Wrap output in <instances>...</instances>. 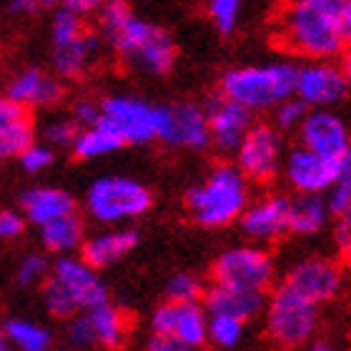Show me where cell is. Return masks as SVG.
<instances>
[{
	"instance_id": "obj_1",
	"label": "cell",
	"mask_w": 351,
	"mask_h": 351,
	"mask_svg": "<svg viewBox=\"0 0 351 351\" xmlns=\"http://www.w3.org/2000/svg\"><path fill=\"white\" fill-rule=\"evenodd\" d=\"M289 51L308 60H334L351 38V3L344 0H299L284 10L281 23Z\"/></svg>"
},
{
	"instance_id": "obj_2",
	"label": "cell",
	"mask_w": 351,
	"mask_h": 351,
	"mask_svg": "<svg viewBox=\"0 0 351 351\" xmlns=\"http://www.w3.org/2000/svg\"><path fill=\"white\" fill-rule=\"evenodd\" d=\"M101 38H106L121 58L131 60L151 75H166L176 63L173 38L156 23L133 15L125 3L101 5Z\"/></svg>"
},
{
	"instance_id": "obj_3",
	"label": "cell",
	"mask_w": 351,
	"mask_h": 351,
	"mask_svg": "<svg viewBox=\"0 0 351 351\" xmlns=\"http://www.w3.org/2000/svg\"><path fill=\"white\" fill-rule=\"evenodd\" d=\"M299 66L293 63H266V66H243L228 71L221 78V95L226 101L254 110L276 108L293 98Z\"/></svg>"
},
{
	"instance_id": "obj_4",
	"label": "cell",
	"mask_w": 351,
	"mask_h": 351,
	"mask_svg": "<svg viewBox=\"0 0 351 351\" xmlns=\"http://www.w3.org/2000/svg\"><path fill=\"white\" fill-rule=\"evenodd\" d=\"M191 216L208 228L228 226L241 219L249 206V189L246 178L239 173L236 166L221 163L208 173L204 183H198L186 196Z\"/></svg>"
},
{
	"instance_id": "obj_5",
	"label": "cell",
	"mask_w": 351,
	"mask_h": 351,
	"mask_svg": "<svg viewBox=\"0 0 351 351\" xmlns=\"http://www.w3.org/2000/svg\"><path fill=\"white\" fill-rule=\"evenodd\" d=\"M154 206L151 189L128 176H103L88 189L86 208L101 223L138 219Z\"/></svg>"
},
{
	"instance_id": "obj_6",
	"label": "cell",
	"mask_w": 351,
	"mask_h": 351,
	"mask_svg": "<svg viewBox=\"0 0 351 351\" xmlns=\"http://www.w3.org/2000/svg\"><path fill=\"white\" fill-rule=\"evenodd\" d=\"M319 324V308L301 299L284 284L271 293L266 306V331L281 349H301L311 341Z\"/></svg>"
},
{
	"instance_id": "obj_7",
	"label": "cell",
	"mask_w": 351,
	"mask_h": 351,
	"mask_svg": "<svg viewBox=\"0 0 351 351\" xmlns=\"http://www.w3.org/2000/svg\"><path fill=\"white\" fill-rule=\"evenodd\" d=\"M98 106L101 118L123 138V143H151L161 133L163 106L131 95H110Z\"/></svg>"
},
{
	"instance_id": "obj_8",
	"label": "cell",
	"mask_w": 351,
	"mask_h": 351,
	"mask_svg": "<svg viewBox=\"0 0 351 351\" xmlns=\"http://www.w3.org/2000/svg\"><path fill=\"white\" fill-rule=\"evenodd\" d=\"M213 281L226 289L263 293L274 284V258L254 246L228 249L213 261Z\"/></svg>"
},
{
	"instance_id": "obj_9",
	"label": "cell",
	"mask_w": 351,
	"mask_h": 351,
	"mask_svg": "<svg viewBox=\"0 0 351 351\" xmlns=\"http://www.w3.org/2000/svg\"><path fill=\"white\" fill-rule=\"evenodd\" d=\"M125 334H128V319L110 301L75 314L68 324V344L75 351L93 346L113 351L125 341Z\"/></svg>"
},
{
	"instance_id": "obj_10",
	"label": "cell",
	"mask_w": 351,
	"mask_h": 351,
	"mask_svg": "<svg viewBox=\"0 0 351 351\" xmlns=\"http://www.w3.org/2000/svg\"><path fill=\"white\" fill-rule=\"evenodd\" d=\"M293 95L299 98L306 108L326 110L329 106H337L349 95V73L334 60H311L299 66L296 73V90Z\"/></svg>"
},
{
	"instance_id": "obj_11",
	"label": "cell",
	"mask_w": 351,
	"mask_h": 351,
	"mask_svg": "<svg viewBox=\"0 0 351 351\" xmlns=\"http://www.w3.org/2000/svg\"><path fill=\"white\" fill-rule=\"evenodd\" d=\"M239 158V173L251 181L266 183L278 173L281 166V138L276 128L266 123L251 125L249 133L243 136L241 146L236 148Z\"/></svg>"
},
{
	"instance_id": "obj_12",
	"label": "cell",
	"mask_w": 351,
	"mask_h": 351,
	"mask_svg": "<svg viewBox=\"0 0 351 351\" xmlns=\"http://www.w3.org/2000/svg\"><path fill=\"white\" fill-rule=\"evenodd\" d=\"M286 289H291L296 296L306 299L308 304H324L337 299L344 286V271L331 258H306L296 263L284 281Z\"/></svg>"
},
{
	"instance_id": "obj_13",
	"label": "cell",
	"mask_w": 351,
	"mask_h": 351,
	"mask_svg": "<svg viewBox=\"0 0 351 351\" xmlns=\"http://www.w3.org/2000/svg\"><path fill=\"white\" fill-rule=\"evenodd\" d=\"M154 334L171 337L183 349H204L208 314L201 304H163L151 316Z\"/></svg>"
},
{
	"instance_id": "obj_14",
	"label": "cell",
	"mask_w": 351,
	"mask_h": 351,
	"mask_svg": "<svg viewBox=\"0 0 351 351\" xmlns=\"http://www.w3.org/2000/svg\"><path fill=\"white\" fill-rule=\"evenodd\" d=\"M349 166V158L331 161V158L311 154L306 148H296L286 161V178L301 196H319L322 191H331V186L341 178V173Z\"/></svg>"
},
{
	"instance_id": "obj_15",
	"label": "cell",
	"mask_w": 351,
	"mask_h": 351,
	"mask_svg": "<svg viewBox=\"0 0 351 351\" xmlns=\"http://www.w3.org/2000/svg\"><path fill=\"white\" fill-rule=\"evenodd\" d=\"M51 278L75 301L78 311H88L101 304H108V289L101 281L98 271H93L81 258L63 256L51 266Z\"/></svg>"
},
{
	"instance_id": "obj_16",
	"label": "cell",
	"mask_w": 351,
	"mask_h": 351,
	"mask_svg": "<svg viewBox=\"0 0 351 351\" xmlns=\"http://www.w3.org/2000/svg\"><path fill=\"white\" fill-rule=\"evenodd\" d=\"M301 143L306 151L331 158V161H344L349 158V128L337 113L331 110H311L304 123L299 125Z\"/></svg>"
},
{
	"instance_id": "obj_17",
	"label": "cell",
	"mask_w": 351,
	"mask_h": 351,
	"mask_svg": "<svg viewBox=\"0 0 351 351\" xmlns=\"http://www.w3.org/2000/svg\"><path fill=\"white\" fill-rule=\"evenodd\" d=\"M204 113L211 143H216L226 154H236V148L241 146L243 136L254 125V118H251L249 110L226 101L223 95H211L208 103H206Z\"/></svg>"
},
{
	"instance_id": "obj_18",
	"label": "cell",
	"mask_w": 351,
	"mask_h": 351,
	"mask_svg": "<svg viewBox=\"0 0 351 351\" xmlns=\"http://www.w3.org/2000/svg\"><path fill=\"white\" fill-rule=\"evenodd\" d=\"M158 141H166L169 146H183L201 151L211 143L206 113L196 103H173L163 106V121Z\"/></svg>"
},
{
	"instance_id": "obj_19",
	"label": "cell",
	"mask_w": 351,
	"mask_h": 351,
	"mask_svg": "<svg viewBox=\"0 0 351 351\" xmlns=\"http://www.w3.org/2000/svg\"><path fill=\"white\" fill-rule=\"evenodd\" d=\"M289 198L269 196L241 213V231L254 241H276L289 234Z\"/></svg>"
},
{
	"instance_id": "obj_20",
	"label": "cell",
	"mask_w": 351,
	"mask_h": 351,
	"mask_svg": "<svg viewBox=\"0 0 351 351\" xmlns=\"http://www.w3.org/2000/svg\"><path fill=\"white\" fill-rule=\"evenodd\" d=\"M21 206L25 211V219L36 226H45L58 219L73 216L75 213V198L63 189L56 186H36L23 193Z\"/></svg>"
},
{
	"instance_id": "obj_21",
	"label": "cell",
	"mask_w": 351,
	"mask_h": 351,
	"mask_svg": "<svg viewBox=\"0 0 351 351\" xmlns=\"http://www.w3.org/2000/svg\"><path fill=\"white\" fill-rule=\"evenodd\" d=\"M5 98L28 108V106H56L63 98V86L58 78L43 73L40 68H25L8 86Z\"/></svg>"
},
{
	"instance_id": "obj_22",
	"label": "cell",
	"mask_w": 351,
	"mask_h": 351,
	"mask_svg": "<svg viewBox=\"0 0 351 351\" xmlns=\"http://www.w3.org/2000/svg\"><path fill=\"white\" fill-rule=\"evenodd\" d=\"M138 231L136 228H121V231H106L93 239L83 241L81 261L88 263L90 269H106L110 263L121 261L125 254H131L138 246Z\"/></svg>"
},
{
	"instance_id": "obj_23",
	"label": "cell",
	"mask_w": 351,
	"mask_h": 351,
	"mask_svg": "<svg viewBox=\"0 0 351 351\" xmlns=\"http://www.w3.org/2000/svg\"><path fill=\"white\" fill-rule=\"evenodd\" d=\"M266 304L263 293L256 291H239V289H226V286H216L206 291V308L208 316H228L236 322L246 324L249 319L258 314Z\"/></svg>"
},
{
	"instance_id": "obj_24",
	"label": "cell",
	"mask_w": 351,
	"mask_h": 351,
	"mask_svg": "<svg viewBox=\"0 0 351 351\" xmlns=\"http://www.w3.org/2000/svg\"><path fill=\"white\" fill-rule=\"evenodd\" d=\"M101 40L103 38L95 30L86 28V33L81 38H75L73 43L53 45L51 60L56 73L63 75V78H81L90 66V60L101 51Z\"/></svg>"
},
{
	"instance_id": "obj_25",
	"label": "cell",
	"mask_w": 351,
	"mask_h": 351,
	"mask_svg": "<svg viewBox=\"0 0 351 351\" xmlns=\"http://www.w3.org/2000/svg\"><path fill=\"white\" fill-rule=\"evenodd\" d=\"M123 146H125L123 138L101 118L95 125L83 128L78 133V138L73 143V154L78 158H83V161H93V158H103V156L113 154V151H118V148Z\"/></svg>"
},
{
	"instance_id": "obj_26",
	"label": "cell",
	"mask_w": 351,
	"mask_h": 351,
	"mask_svg": "<svg viewBox=\"0 0 351 351\" xmlns=\"http://www.w3.org/2000/svg\"><path fill=\"white\" fill-rule=\"evenodd\" d=\"M83 234H86L83 221L75 213L40 226V241H43V246L48 251H53V254H63V256H68L75 249H81Z\"/></svg>"
},
{
	"instance_id": "obj_27",
	"label": "cell",
	"mask_w": 351,
	"mask_h": 351,
	"mask_svg": "<svg viewBox=\"0 0 351 351\" xmlns=\"http://www.w3.org/2000/svg\"><path fill=\"white\" fill-rule=\"evenodd\" d=\"M5 339L13 351H51L53 334L43 324L30 322V319H10L3 324Z\"/></svg>"
},
{
	"instance_id": "obj_28",
	"label": "cell",
	"mask_w": 351,
	"mask_h": 351,
	"mask_svg": "<svg viewBox=\"0 0 351 351\" xmlns=\"http://www.w3.org/2000/svg\"><path fill=\"white\" fill-rule=\"evenodd\" d=\"M326 204L319 196H299L289 204V231L301 236L319 234L326 223Z\"/></svg>"
},
{
	"instance_id": "obj_29",
	"label": "cell",
	"mask_w": 351,
	"mask_h": 351,
	"mask_svg": "<svg viewBox=\"0 0 351 351\" xmlns=\"http://www.w3.org/2000/svg\"><path fill=\"white\" fill-rule=\"evenodd\" d=\"M33 143H36V131H33L30 116L0 128V158L3 156H21Z\"/></svg>"
},
{
	"instance_id": "obj_30",
	"label": "cell",
	"mask_w": 351,
	"mask_h": 351,
	"mask_svg": "<svg viewBox=\"0 0 351 351\" xmlns=\"http://www.w3.org/2000/svg\"><path fill=\"white\" fill-rule=\"evenodd\" d=\"M83 33H86V21H83L78 13H73L71 8L60 5L58 10L53 13V23H51L53 45L73 43L75 38H81Z\"/></svg>"
},
{
	"instance_id": "obj_31",
	"label": "cell",
	"mask_w": 351,
	"mask_h": 351,
	"mask_svg": "<svg viewBox=\"0 0 351 351\" xmlns=\"http://www.w3.org/2000/svg\"><path fill=\"white\" fill-rule=\"evenodd\" d=\"M243 337V324L228 316H208L206 341L216 344L219 349H234Z\"/></svg>"
},
{
	"instance_id": "obj_32",
	"label": "cell",
	"mask_w": 351,
	"mask_h": 351,
	"mask_svg": "<svg viewBox=\"0 0 351 351\" xmlns=\"http://www.w3.org/2000/svg\"><path fill=\"white\" fill-rule=\"evenodd\" d=\"M169 304H198L204 296V284L193 274H176L166 286Z\"/></svg>"
},
{
	"instance_id": "obj_33",
	"label": "cell",
	"mask_w": 351,
	"mask_h": 351,
	"mask_svg": "<svg viewBox=\"0 0 351 351\" xmlns=\"http://www.w3.org/2000/svg\"><path fill=\"white\" fill-rule=\"evenodd\" d=\"M43 301H45V308H48L56 319H73L75 314H81L78 306H75V301L71 299L51 276L45 278V284H43Z\"/></svg>"
},
{
	"instance_id": "obj_34",
	"label": "cell",
	"mask_w": 351,
	"mask_h": 351,
	"mask_svg": "<svg viewBox=\"0 0 351 351\" xmlns=\"http://www.w3.org/2000/svg\"><path fill=\"white\" fill-rule=\"evenodd\" d=\"M208 15H211L213 25L219 28V33L228 36V33H234L236 25H239L241 3H239V0H213V3H208Z\"/></svg>"
},
{
	"instance_id": "obj_35",
	"label": "cell",
	"mask_w": 351,
	"mask_h": 351,
	"mask_svg": "<svg viewBox=\"0 0 351 351\" xmlns=\"http://www.w3.org/2000/svg\"><path fill=\"white\" fill-rule=\"evenodd\" d=\"M51 276V263L48 258L40 256V254H28L23 258L21 266H18V284L21 286H36V284H45V278Z\"/></svg>"
},
{
	"instance_id": "obj_36",
	"label": "cell",
	"mask_w": 351,
	"mask_h": 351,
	"mask_svg": "<svg viewBox=\"0 0 351 351\" xmlns=\"http://www.w3.org/2000/svg\"><path fill=\"white\" fill-rule=\"evenodd\" d=\"M326 211L339 216V219H349L351 211V169H346L341 173L334 186L329 191V201H326Z\"/></svg>"
},
{
	"instance_id": "obj_37",
	"label": "cell",
	"mask_w": 351,
	"mask_h": 351,
	"mask_svg": "<svg viewBox=\"0 0 351 351\" xmlns=\"http://www.w3.org/2000/svg\"><path fill=\"white\" fill-rule=\"evenodd\" d=\"M81 128L73 123V118H58V121H51L45 125V146H56V148H73L75 138H78Z\"/></svg>"
},
{
	"instance_id": "obj_38",
	"label": "cell",
	"mask_w": 351,
	"mask_h": 351,
	"mask_svg": "<svg viewBox=\"0 0 351 351\" xmlns=\"http://www.w3.org/2000/svg\"><path fill=\"white\" fill-rule=\"evenodd\" d=\"M18 158H21L23 171H28V173H40V171H45L48 166H51L56 154H53V148L45 146V143H33V146L25 148Z\"/></svg>"
},
{
	"instance_id": "obj_39",
	"label": "cell",
	"mask_w": 351,
	"mask_h": 351,
	"mask_svg": "<svg viewBox=\"0 0 351 351\" xmlns=\"http://www.w3.org/2000/svg\"><path fill=\"white\" fill-rule=\"evenodd\" d=\"M308 116V108L293 95L281 106H276V125L278 128H299L304 123V118Z\"/></svg>"
},
{
	"instance_id": "obj_40",
	"label": "cell",
	"mask_w": 351,
	"mask_h": 351,
	"mask_svg": "<svg viewBox=\"0 0 351 351\" xmlns=\"http://www.w3.org/2000/svg\"><path fill=\"white\" fill-rule=\"evenodd\" d=\"M25 231V219L10 208H0V241H13Z\"/></svg>"
},
{
	"instance_id": "obj_41",
	"label": "cell",
	"mask_w": 351,
	"mask_h": 351,
	"mask_svg": "<svg viewBox=\"0 0 351 351\" xmlns=\"http://www.w3.org/2000/svg\"><path fill=\"white\" fill-rule=\"evenodd\" d=\"M101 121V106L93 101H78L73 106V123L78 125V128H90V125H95Z\"/></svg>"
},
{
	"instance_id": "obj_42",
	"label": "cell",
	"mask_w": 351,
	"mask_h": 351,
	"mask_svg": "<svg viewBox=\"0 0 351 351\" xmlns=\"http://www.w3.org/2000/svg\"><path fill=\"white\" fill-rule=\"evenodd\" d=\"M23 118H28V108H23V106L13 103L10 98L0 95V128L15 123V121H23Z\"/></svg>"
},
{
	"instance_id": "obj_43",
	"label": "cell",
	"mask_w": 351,
	"mask_h": 351,
	"mask_svg": "<svg viewBox=\"0 0 351 351\" xmlns=\"http://www.w3.org/2000/svg\"><path fill=\"white\" fill-rule=\"evenodd\" d=\"M146 351H183V346L178 341H173L171 337H161V334H154L148 339Z\"/></svg>"
},
{
	"instance_id": "obj_44",
	"label": "cell",
	"mask_w": 351,
	"mask_h": 351,
	"mask_svg": "<svg viewBox=\"0 0 351 351\" xmlns=\"http://www.w3.org/2000/svg\"><path fill=\"white\" fill-rule=\"evenodd\" d=\"M337 246L341 251L349 254V246H351V228H349V219H339V226H337Z\"/></svg>"
},
{
	"instance_id": "obj_45",
	"label": "cell",
	"mask_w": 351,
	"mask_h": 351,
	"mask_svg": "<svg viewBox=\"0 0 351 351\" xmlns=\"http://www.w3.org/2000/svg\"><path fill=\"white\" fill-rule=\"evenodd\" d=\"M304 351H337V349L326 339H311L308 344H304Z\"/></svg>"
},
{
	"instance_id": "obj_46",
	"label": "cell",
	"mask_w": 351,
	"mask_h": 351,
	"mask_svg": "<svg viewBox=\"0 0 351 351\" xmlns=\"http://www.w3.org/2000/svg\"><path fill=\"white\" fill-rule=\"evenodd\" d=\"M8 10L10 13H33V10H38V3H10Z\"/></svg>"
},
{
	"instance_id": "obj_47",
	"label": "cell",
	"mask_w": 351,
	"mask_h": 351,
	"mask_svg": "<svg viewBox=\"0 0 351 351\" xmlns=\"http://www.w3.org/2000/svg\"><path fill=\"white\" fill-rule=\"evenodd\" d=\"M0 351H13V349H10V344H8L5 331H3V324H0Z\"/></svg>"
},
{
	"instance_id": "obj_48",
	"label": "cell",
	"mask_w": 351,
	"mask_h": 351,
	"mask_svg": "<svg viewBox=\"0 0 351 351\" xmlns=\"http://www.w3.org/2000/svg\"><path fill=\"white\" fill-rule=\"evenodd\" d=\"M183 351H206V349H183Z\"/></svg>"
},
{
	"instance_id": "obj_49",
	"label": "cell",
	"mask_w": 351,
	"mask_h": 351,
	"mask_svg": "<svg viewBox=\"0 0 351 351\" xmlns=\"http://www.w3.org/2000/svg\"><path fill=\"white\" fill-rule=\"evenodd\" d=\"M58 351H75V349H71V346H68V349H58Z\"/></svg>"
},
{
	"instance_id": "obj_50",
	"label": "cell",
	"mask_w": 351,
	"mask_h": 351,
	"mask_svg": "<svg viewBox=\"0 0 351 351\" xmlns=\"http://www.w3.org/2000/svg\"><path fill=\"white\" fill-rule=\"evenodd\" d=\"M0 161H3V158H0Z\"/></svg>"
}]
</instances>
